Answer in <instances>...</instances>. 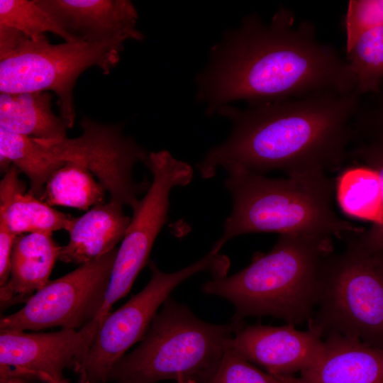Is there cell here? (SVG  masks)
Here are the masks:
<instances>
[{"label": "cell", "instance_id": "6da1fadb", "mask_svg": "<svg viewBox=\"0 0 383 383\" xmlns=\"http://www.w3.org/2000/svg\"><path fill=\"white\" fill-rule=\"evenodd\" d=\"M196 82V99L209 116L235 101L257 106L357 90L345 57L317 37L311 22L296 23L285 8L267 23L259 14L248 15L226 32L211 48Z\"/></svg>", "mask_w": 383, "mask_h": 383}, {"label": "cell", "instance_id": "7a4b0ae2", "mask_svg": "<svg viewBox=\"0 0 383 383\" xmlns=\"http://www.w3.org/2000/svg\"><path fill=\"white\" fill-rule=\"evenodd\" d=\"M360 98L357 90L321 91L242 109L223 106L216 114L231 122V133L206 152L196 169L204 179L219 170L287 175L338 170L354 143Z\"/></svg>", "mask_w": 383, "mask_h": 383}, {"label": "cell", "instance_id": "3957f363", "mask_svg": "<svg viewBox=\"0 0 383 383\" xmlns=\"http://www.w3.org/2000/svg\"><path fill=\"white\" fill-rule=\"evenodd\" d=\"M332 239L279 235L269 252L255 253L231 276L211 278L202 291L228 301L233 321L270 316L294 326L308 323L317 306L324 263L333 252Z\"/></svg>", "mask_w": 383, "mask_h": 383}, {"label": "cell", "instance_id": "277c9868", "mask_svg": "<svg viewBox=\"0 0 383 383\" xmlns=\"http://www.w3.org/2000/svg\"><path fill=\"white\" fill-rule=\"evenodd\" d=\"M224 186L232 208L213 248L248 233H276L346 239L365 229L340 218L333 208L335 179L313 172L271 178L247 172L228 174Z\"/></svg>", "mask_w": 383, "mask_h": 383}, {"label": "cell", "instance_id": "5b68a950", "mask_svg": "<svg viewBox=\"0 0 383 383\" xmlns=\"http://www.w3.org/2000/svg\"><path fill=\"white\" fill-rule=\"evenodd\" d=\"M243 322H206L170 297L154 317L139 345L114 365L108 382L208 383Z\"/></svg>", "mask_w": 383, "mask_h": 383}, {"label": "cell", "instance_id": "8992f818", "mask_svg": "<svg viewBox=\"0 0 383 383\" xmlns=\"http://www.w3.org/2000/svg\"><path fill=\"white\" fill-rule=\"evenodd\" d=\"M345 250L326 259L319 297L308 326L383 348V252L360 247L352 236Z\"/></svg>", "mask_w": 383, "mask_h": 383}, {"label": "cell", "instance_id": "52a82bcc", "mask_svg": "<svg viewBox=\"0 0 383 383\" xmlns=\"http://www.w3.org/2000/svg\"><path fill=\"white\" fill-rule=\"evenodd\" d=\"M126 41L54 45L46 35L38 40L27 37L0 58V92L54 91L61 117L70 128L76 116L73 89L77 78L94 66L104 74L109 73L118 63Z\"/></svg>", "mask_w": 383, "mask_h": 383}, {"label": "cell", "instance_id": "ba28073f", "mask_svg": "<svg viewBox=\"0 0 383 383\" xmlns=\"http://www.w3.org/2000/svg\"><path fill=\"white\" fill-rule=\"evenodd\" d=\"M151 277L145 287L104 319L85 360L78 371L79 382L106 383L116 362L140 341L170 294L183 282L201 272L211 278L227 275L230 260L211 248L202 258L173 272L162 271L149 261Z\"/></svg>", "mask_w": 383, "mask_h": 383}, {"label": "cell", "instance_id": "9c48e42d", "mask_svg": "<svg viewBox=\"0 0 383 383\" xmlns=\"http://www.w3.org/2000/svg\"><path fill=\"white\" fill-rule=\"evenodd\" d=\"M145 165L152 174L151 184L132 208L133 215L118 248L104 302L96 318L107 316L112 306L129 292L148 264L154 243L168 221L172 189L187 186L193 178L192 167L165 150L149 152Z\"/></svg>", "mask_w": 383, "mask_h": 383}, {"label": "cell", "instance_id": "30bf717a", "mask_svg": "<svg viewBox=\"0 0 383 383\" xmlns=\"http://www.w3.org/2000/svg\"><path fill=\"white\" fill-rule=\"evenodd\" d=\"M118 248L37 291L19 311L1 316L0 330L38 331L52 327L79 330L95 319L104 304Z\"/></svg>", "mask_w": 383, "mask_h": 383}, {"label": "cell", "instance_id": "8fae6325", "mask_svg": "<svg viewBox=\"0 0 383 383\" xmlns=\"http://www.w3.org/2000/svg\"><path fill=\"white\" fill-rule=\"evenodd\" d=\"M80 126L82 134L75 138L34 139L61 160H81L109 192L111 201L133 208L138 195L151 184L133 177L135 165H145L149 152L123 133L122 123L104 124L84 116Z\"/></svg>", "mask_w": 383, "mask_h": 383}, {"label": "cell", "instance_id": "7c38bea8", "mask_svg": "<svg viewBox=\"0 0 383 383\" xmlns=\"http://www.w3.org/2000/svg\"><path fill=\"white\" fill-rule=\"evenodd\" d=\"M105 317L79 330H0L1 383H69L64 371L78 372Z\"/></svg>", "mask_w": 383, "mask_h": 383}, {"label": "cell", "instance_id": "4fadbf2b", "mask_svg": "<svg viewBox=\"0 0 383 383\" xmlns=\"http://www.w3.org/2000/svg\"><path fill=\"white\" fill-rule=\"evenodd\" d=\"M230 347L270 374L293 375L318 360L323 337L320 331L309 326L306 331H299L289 323L272 326L243 322L234 333Z\"/></svg>", "mask_w": 383, "mask_h": 383}, {"label": "cell", "instance_id": "5bb4252c", "mask_svg": "<svg viewBox=\"0 0 383 383\" xmlns=\"http://www.w3.org/2000/svg\"><path fill=\"white\" fill-rule=\"evenodd\" d=\"M74 41L143 40L138 14L128 0H34Z\"/></svg>", "mask_w": 383, "mask_h": 383}, {"label": "cell", "instance_id": "9a60e30c", "mask_svg": "<svg viewBox=\"0 0 383 383\" xmlns=\"http://www.w3.org/2000/svg\"><path fill=\"white\" fill-rule=\"evenodd\" d=\"M300 373L304 383H383V348L330 333L318 360Z\"/></svg>", "mask_w": 383, "mask_h": 383}, {"label": "cell", "instance_id": "2e32d148", "mask_svg": "<svg viewBox=\"0 0 383 383\" xmlns=\"http://www.w3.org/2000/svg\"><path fill=\"white\" fill-rule=\"evenodd\" d=\"M62 247L52 233L35 232L18 235L13 243L10 274L0 287L1 311L26 303L50 280Z\"/></svg>", "mask_w": 383, "mask_h": 383}, {"label": "cell", "instance_id": "e0dca14e", "mask_svg": "<svg viewBox=\"0 0 383 383\" xmlns=\"http://www.w3.org/2000/svg\"><path fill=\"white\" fill-rule=\"evenodd\" d=\"M130 221L117 202L111 200L93 206L74 218L59 260L80 265L102 257L122 241Z\"/></svg>", "mask_w": 383, "mask_h": 383}, {"label": "cell", "instance_id": "ac0fdd59", "mask_svg": "<svg viewBox=\"0 0 383 383\" xmlns=\"http://www.w3.org/2000/svg\"><path fill=\"white\" fill-rule=\"evenodd\" d=\"M16 167L11 165L0 182V218L16 235L68 231L75 218L60 212L30 192L19 179Z\"/></svg>", "mask_w": 383, "mask_h": 383}, {"label": "cell", "instance_id": "d6986e66", "mask_svg": "<svg viewBox=\"0 0 383 383\" xmlns=\"http://www.w3.org/2000/svg\"><path fill=\"white\" fill-rule=\"evenodd\" d=\"M52 96L47 91L1 93L0 127L40 140L67 137V123L52 111Z\"/></svg>", "mask_w": 383, "mask_h": 383}, {"label": "cell", "instance_id": "ffe728a7", "mask_svg": "<svg viewBox=\"0 0 383 383\" xmlns=\"http://www.w3.org/2000/svg\"><path fill=\"white\" fill-rule=\"evenodd\" d=\"M65 162L57 158L33 138L0 127V165L5 173L13 165L30 180L29 192L40 198L52 174Z\"/></svg>", "mask_w": 383, "mask_h": 383}, {"label": "cell", "instance_id": "44dd1931", "mask_svg": "<svg viewBox=\"0 0 383 383\" xmlns=\"http://www.w3.org/2000/svg\"><path fill=\"white\" fill-rule=\"evenodd\" d=\"M81 160H67L45 184L40 198L50 205L87 210L104 202L106 190Z\"/></svg>", "mask_w": 383, "mask_h": 383}, {"label": "cell", "instance_id": "7402d4cb", "mask_svg": "<svg viewBox=\"0 0 383 383\" xmlns=\"http://www.w3.org/2000/svg\"><path fill=\"white\" fill-rule=\"evenodd\" d=\"M335 196L346 215L377 223L382 213L381 189L376 172L361 165L344 168L335 179Z\"/></svg>", "mask_w": 383, "mask_h": 383}, {"label": "cell", "instance_id": "603a6c76", "mask_svg": "<svg viewBox=\"0 0 383 383\" xmlns=\"http://www.w3.org/2000/svg\"><path fill=\"white\" fill-rule=\"evenodd\" d=\"M345 58L359 94L375 91L383 79V21L348 42Z\"/></svg>", "mask_w": 383, "mask_h": 383}, {"label": "cell", "instance_id": "cb8c5ba5", "mask_svg": "<svg viewBox=\"0 0 383 383\" xmlns=\"http://www.w3.org/2000/svg\"><path fill=\"white\" fill-rule=\"evenodd\" d=\"M0 23L14 28L33 40L51 32L65 42H76L34 1L28 0H1Z\"/></svg>", "mask_w": 383, "mask_h": 383}, {"label": "cell", "instance_id": "d4e9b609", "mask_svg": "<svg viewBox=\"0 0 383 383\" xmlns=\"http://www.w3.org/2000/svg\"><path fill=\"white\" fill-rule=\"evenodd\" d=\"M349 159L376 172L380 184L382 201L379 220L353 238L360 247L367 251L383 252V139L370 138L355 142L350 150Z\"/></svg>", "mask_w": 383, "mask_h": 383}, {"label": "cell", "instance_id": "484cf974", "mask_svg": "<svg viewBox=\"0 0 383 383\" xmlns=\"http://www.w3.org/2000/svg\"><path fill=\"white\" fill-rule=\"evenodd\" d=\"M208 383H284L282 376L270 374L250 362L230 346Z\"/></svg>", "mask_w": 383, "mask_h": 383}, {"label": "cell", "instance_id": "4316f807", "mask_svg": "<svg viewBox=\"0 0 383 383\" xmlns=\"http://www.w3.org/2000/svg\"><path fill=\"white\" fill-rule=\"evenodd\" d=\"M354 143L383 139V79L377 90L361 95L353 119Z\"/></svg>", "mask_w": 383, "mask_h": 383}, {"label": "cell", "instance_id": "83f0119b", "mask_svg": "<svg viewBox=\"0 0 383 383\" xmlns=\"http://www.w3.org/2000/svg\"><path fill=\"white\" fill-rule=\"evenodd\" d=\"M383 21V7L380 1H352L346 18L348 42L365 28Z\"/></svg>", "mask_w": 383, "mask_h": 383}, {"label": "cell", "instance_id": "f1b7e54d", "mask_svg": "<svg viewBox=\"0 0 383 383\" xmlns=\"http://www.w3.org/2000/svg\"><path fill=\"white\" fill-rule=\"evenodd\" d=\"M16 235L3 218H0V287L9 279L11 257Z\"/></svg>", "mask_w": 383, "mask_h": 383}, {"label": "cell", "instance_id": "f546056e", "mask_svg": "<svg viewBox=\"0 0 383 383\" xmlns=\"http://www.w3.org/2000/svg\"><path fill=\"white\" fill-rule=\"evenodd\" d=\"M26 38L21 31L0 23V58L15 50Z\"/></svg>", "mask_w": 383, "mask_h": 383}, {"label": "cell", "instance_id": "4dcf8cb0", "mask_svg": "<svg viewBox=\"0 0 383 383\" xmlns=\"http://www.w3.org/2000/svg\"><path fill=\"white\" fill-rule=\"evenodd\" d=\"M280 376V375H279ZM284 383H304L300 378H296L293 375H281Z\"/></svg>", "mask_w": 383, "mask_h": 383}, {"label": "cell", "instance_id": "1f68e13d", "mask_svg": "<svg viewBox=\"0 0 383 383\" xmlns=\"http://www.w3.org/2000/svg\"><path fill=\"white\" fill-rule=\"evenodd\" d=\"M79 383H89V382H79ZM176 383H196V382H176Z\"/></svg>", "mask_w": 383, "mask_h": 383}, {"label": "cell", "instance_id": "d6a6232c", "mask_svg": "<svg viewBox=\"0 0 383 383\" xmlns=\"http://www.w3.org/2000/svg\"><path fill=\"white\" fill-rule=\"evenodd\" d=\"M380 1H381V4L382 5V7H383V0H380Z\"/></svg>", "mask_w": 383, "mask_h": 383}]
</instances>
